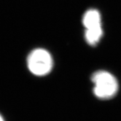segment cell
<instances>
[{
  "mask_svg": "<svg viewBox=\"0 0 121 121\" xmlns=\"http://www.w3.org/2000/svg\"><path fill=\"white\" fill-rule=\"evenodd\" d=\"M91 81L94 85L93 93L103 100L114 97L118 91V82L115 77L107 71H98L93 74Z\"/></svg>",
  "mask_w": 121,
  "mask_h": 121,
  "instance_id": "obj_1",
  "label": "cell"
},
{
  "mask_svg": "<svg viewBox=\"0 0 121 121\" xmlns=\"http://www.w3.org/2000/svg\"><path fill=\"white\" fill-rule=\"evenodd\" d=\"M27 66L29 71L36 76H45L53 66V60L50 53L45 49L33 50L27 58Z\"/></svg>",
  "mask_w": 121,
  "mask_h": 121,
  "instance_id": "obj_2",
  "label": "cell"
},
{
  "mask_svg": "<svg viewBox=\"0 0 121 121\" xmlns=\"http://www.w3.org/2000/svg\"><path fill=\"white\" fill-rule=\"evenodd\" d=\"M82 24L85 29V38L88 44L95 46L103 35L101 14L96 9H89L82 17Z\"/></svg>",
  "mask_w": 121,
  "mask_h": 121,
  "instance_id": "obj_3",
  "label": "cell"
},
{
  "mask_svg": "<svg viewBox=\"0 0 121 121\" xmlns=\"http://www.w3.org/2000/svg\"><path fill=\"white\" fill-rule=\"evenodd\" d=\"M0 121H4V118H3V117L0 115Z\"/></svg>",
  "mask_w": 121,
  "mask_h": 121,
  "instance_id": "obj_4",
  "label": "cell"
}]
</instances>
